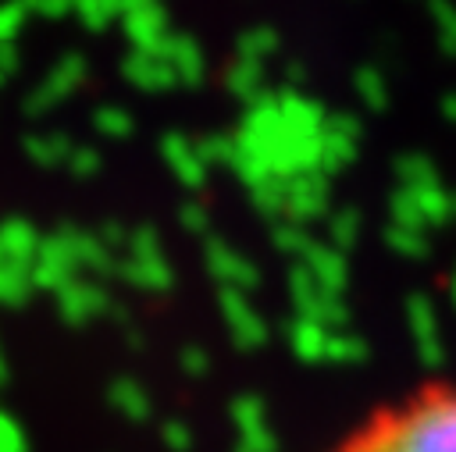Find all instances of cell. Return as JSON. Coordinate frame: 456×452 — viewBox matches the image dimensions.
Masks as SVG:
<instances>
[{
  "mask_svg": "<svg viewBox=\"0 0 456 452\" xmlns=\"http://www.w3.org/2000/svg\"><path fill=\"white\" fill-rule=\"evenodd\" d=\"M338 452H456V388H428L374 413Z\"/></svg>",
  "mask_w": 456,
  "mask_h": 452,
  "instance_id": "6da1fadb",
  "label": "cell"
}]
</instances>
